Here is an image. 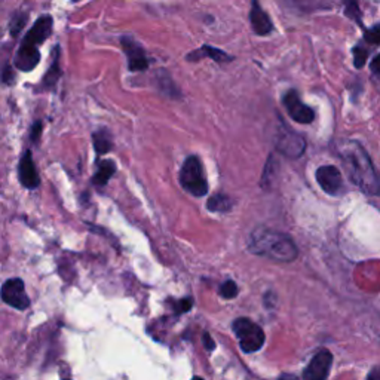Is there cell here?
<instances>
[{
	"instance_id": "obj_16",
	"label": "cell",
	"mask_w": 380,
	"mask_h": 380,
	"mask_svg": "<svg viewBox=\"0 0 380 380\" xmlns=\"http://www.w3.org/2000/svg\"><path fill=\"white\" fill-rule=\"evenodd\" d=\"M59 58H62V48H59V45H57V47H54V50H52V62H51V66L48 69V73L45 74V78L42 81L40 89H51L55 86L57 81L59 79V76H62Z\"/></svg>"
},
{
	"instance_id": "obj_3",
	"label": "cell",
	"mask_w": 380,
	"mask_h": 380,
	"mask_svg": "<svg viewBox=\"0 0 380 380\" xmlns=\"http://www.w3.org/2000/svg\"><path fill=\"white\" fill-rule=\"evenodd\" d=\"M54 30V18L50 13H43L36 20V23L30 27L28 32L24 35V39L20 48L15 54L13 66L21 71H32L40 62L39 47L47 40Z\"/></svg>"
},
{
	"instance_id": "obj_22",
	"label": "cell",
	"mask_w": 380,
	"mask_h": 380,
	"mask_svg": "<svg viewBox=\"0 0 380 380\" xmlns=\"http://www.w3.org/2000/svg\"><path fill=\"white\" fill-rule=\"evenodd\" d=\"M352 57H354V66L355 69H362L366 66V62L369 58V50L364 48L362 45H357L352 48Z\"/></svg>"
},
{
	"instance_id": "obj_4",
	"label": "cell",
	"mask_w": 380,
	"mask_h": 380,
	"mask_svg": "<svg viewBox=\"0 0 380 380\" xmlns=\"http://www.w3.org/2000/svg\"><path fill=\"white\" fill-rule=\"evenodd\" d=\"M180 185L188 193L201 197L208 192V181L205 178L202 163L196 156H189L180 170Z\"/></svg>"
},
{
	"instance_id": "obj_12",
	"label": "cell",
	"mask_w": 380,
	"mask_h": 380,
	"mask_svg": "<svg viewBox=\"0 0 380 380\" xmlns=\"http://www.w3.org/2000/svg\"><path fill=\"white\" fill-rule=\"evenodd\" d=\"M250 24L251 30L257 36H269L273 32V23L269 13L262 8L258 0H251L250 8Z\"/></svg>"
},
{
	"instance_id": "obj_10",
	"label": "cell",
	"mask_w": 380,
	"mask_h": 380,
	"mask_svg": "<svg viewBox=\"0 0 380 380\" xmlns=\"http://www.w3.org/2000/svg\"><path fill=\"white\" fill-rule=\"evenodd\" d=\"M318 185L321 186V189L331 195V196H338L343 192V177L339 168H336L334 165H323L319 166L315 173Z\"/></svg>"
},
{
	"instance_id": "obj_7",
	"label": "cell",
	"mask_w": 380,
	"mask_h": 380,
	"mask_svg": "<svg viewBox=\"0 0 380 380\" xmlns=\"http://www.w3.org/2000/svg\"><path fill=\"white\" fill-rule=\"evenodd\" d=\"M120 45L128 59V69L132 73L137 71H146L149 69V58L142 45L137 42L132 36H122L120 38Z\"/></svg>"
},
{
	"instance_id": "obj_17",
	"label": "cell",
	"mask_w": 380,
	"mask_h": 380,
	"mask_svg": "<svg viewBox=\"0 0 380 380\" xmlns=\"http://www.w3.org/2000/svg\"><path fill=\"white\" fill-rule=\"evenodd\" d=\"M97 166L98 168H97L96 175L93 177V183L97 186L108 185L112 175L116 173V163L110 159H105V161H98Z\"/></svg>"
},
{
	"instance_id": "obj_24",
	"label": "cell",
	"mask_w": 380,
	"mask_h": 380,
	"mask_svg": "<svg viewBox=\"0 0 380 380\" xmlns=\"http://www.w3.org/2000/svg\"><path fill=\"white\" fill-rule=\"evenodd\" d=\"M364 40L370 45H380V24L364 30Z\"/></svg>"
},
{
	"instance_id": "obj_15",
	"label": "cell",
	"mask_w": 380,
	"mask_h": 380,
	"mask_svg": "<svg viewBox=\"0 0 380 380\" xmlns=\"http://www.w3.org/2000/svg\"><path fill=\"white\" fill-rule=\"evenodd\" d=\"M202 58H211V59H214L216 63H220V64L229 63L234 59L232 55H229L219 48L209 47V45H202L201 48H197L186 55L188 62H200V59H202Z\"/></svg>"
},
{
	"instance_id": "obj_14",
	"label": "cell",
	"mask_w": 380,
	"mask_h": 380,
	"mask_svg": "<svg viewBox=\"0 0 380 380\" xmlns=\"http://www.w3.org/2000/svg\"><path fill=\"white\" fill-rule=\"evenodd\" d=\"M18 177H20L21 185L27 189H36L40 185V178H39L38 170H36L33 158H32V151L30 150L25 151L20 161Z\"/></svg>"
},
{
	"instance_id": "obj_19",
	"label": "cell",
	"mask_w": 380,
	"mask_h": 380,
	"mask_svg": "<svg viewBox=\"0 0 380 380\" xmlns=\"http://www.w3.org/2000/svg\"><path fill=\"white\" fill-rule=\"evenodd\" d=\"M28 23V12L17 9L13 11L11 15V21H9V33L15 39L18 38V35L23 32L25 24Z\"/></svg>"
},
{
	"instance_id": "obj_23",
	"label": "cell",
	"mask_w": 380,
	"mask_h": 380,
	"mask_svg": "<svg viewBox=\"0 0 380 380\" xmlns=\"http://www.w3.org/2000/svg\"><path fill=\"white\" fill-rule=\"evenodd\" d=\"M219 293L223 299H234L238 294V285L232 280H227L220 285Z\"/></svg>"
},
{
	"instance_id": "obj_9",
	"label": "cell",
	"mask_w": 380,
	"mask_h": 380,
	"mask_svg": "<svg viewBox=\"0 0 380 380\" xmlns=\"http://www.w3.org/2000/svg\"><path fill=\"white\" fill-rule=\"evenodd\" d=\"M284 104H285V109H287L288 115H290V117L294 119L296 122L303 124V125L313 122L315 112L309 108V105H306L300 100L297 91L290 89L288 93H285Z\"/></svg>"
},
{
	"instance_id": "obj_11",
	"label": "cell",
	"mask_w": 380,
	"mask_h": 380,
	"mask_svg": "<svg viewBox=\"0 0 380 380\" xmlns=\"http://www.w3.org/2000/svg\"><path fill=\"white\" fill-rule=\"evenodd\" d=\"M333 364V355L327 349H321L316 352L308 367L303 372V379L306 380H324L330 374V369Z\"/></svg>"
},
{
	"instance_id": "obj_2",
	"label": "cell",
	"mask_w": 380,
	"mask_h": 380,
	"mask_svg": "<svg viewBox=\"0 0 380 380\" xmlns=\"http://www.w3.org/2000/svg\"><path fill=\"white\" fill-rule=\"evenodd\" d=\"M248 251L281 263H292L299 255V250L290 236L263 226L251 232L248 238Z\"/></svg>"
},
{
	"instance_id": "obj_5",
	"label": "cell",
	"mask_w": 380,
	"mask_h": 380,
	"mask_svg": "<svg viewBox=\"0 0 380 380\" xmlns=\"http://www.w3.org/2000/svg\"><path fill=\"white\" fill-rule=\"evenodd\" d=\"M232 330L239 342V346L246 354L260 351L265 345V333L248 318H238L232 324Z\"/></svg>"
},
{
	"instance_id": "obj_30",
	"label": "cell",
	"mask_w": 380,
	"mask_h": 380,
	"mask_svg": "<svg viewBox=\"0 0 380 380\" xmlns=\"http://www.w3.org/2000/svg\"><path fill=\"white\" fill-rule=\"evenodd\" d=\"M70 2H73V4H78V2H81V0H70Z\"/></svg>"
},
{
	"instance_id": "obj_27",
	"label": "cell",
	"mask_w": 380,
	"mask_h": 380,
	"mask_svg": "<svg viewBox=\"0 0 380 380\" xmlns=\"http://www.w3.org/2000/svg\"><path fill=\"white\" fill-rule=\"evenodd\" d=\"M370 67H372V71L380 78V54L373 58V62H372V66Z\"/></svg>"
},
{
	"instance_id": "obj_8",
	"label": "cell",
	"mask_w": 380,
	"mask_h": 380,
	"mask_svg": "<svg viewBox=\"0 0 380 380\" xmlns=\"http://www.w3.org/2000/svg\"><path fill=\"white\" fill-rule=\"evenodd\" d=\"M2 299L6 305L18 311H25L30 306L25 285L20 278H11L2 285Z\"/></svg>"
},
{
	"instance_id": "obj_25",
	"label": "cell",
	"mask_w": 380,
	"mask_h": 380,
	"mask_svg": "<svg viewBox=\"0 0 380 380\" xmlns=\"http://www.w3.org/2000/svg\"><path fill=\"white\" fill-rule=\"evenodd\" d=\"M202 343H204V346H205V349H207V351H212V349H214V347H216V343H214V340H212V339H211V336H209V334H208V333H204V336H202Z\"/></svg>"
},
{
	"instance_id": "obj_21",
	"label": "cell",
	"mask_w": 380,
	"mask_h": 380,
	"mask_svg": "<svg viewBox=\"0 0 380 380\" xmlns=\"http://www.w3.org/2000/svg\"><path fill=\"white\" fill-rule=\"evenodd\" d=\"M343 6H345V15L349 18L355 21L362 30H366L362 23V12L359 9L358 0H343Z\"/></svg>"
},
{
	"instance_id": "obj_28",
	"label": "cell",
	"mask_w": 380,
	"mask_h": 380,
	"mask_svg": "<svg viewBox=\"0 0 380 380\" xmlns=\"http://www.w3.org/2000/svg\"><path fill=\"white\" fill-rule=\"evenodd\" d=\"M40 134H42V122H36L33 125V128H32V140L33 142H38Z\"/></svg>"
},
{
	"instance_id": "obj_13",
	"label": "cell",
	"mask_w": 380,
	"mask_h": 380,
	"mask_svg": "<svg viewBox=\"0 0 380 380\" xmlns=\"http://www.w3.org/2000/svg\"><path fill=\"white\" fill-rule=\"evenodd\" d=\"M284 5L300 15H308L319 11H331L336 0H284Z\"/></svg>"
},
{
	"instance_id": "obj_18",
	"label": "cell",
	"mask_w": 380,
	"mask_h": 380,
	"mask_svg": "<svg viewBox=\"0 0 380 380\" xmlns=\"http://www.w3.org/2000/svg\"><path fill=\"white\" fill-rule=\"evenodd\" d=\"M94 140V149L98 155H105L113 149V139L109 129L100 128L98 131H94L93 134Z\"/></svg>"
},
{
	"instance_id": "obj_6",
	"label": "cell",
	"mask_w": 380,
	"mask_h": 380,
	"mask_svg": "<svg viewBox=\"0 0 380 380\" xmlns=\"http://www.w3.org/2000/svg\"><path fill=\"white\" fill-rule=\"evenodd\" d=\"M275 147L287 158L297 159L306 150V142L300 134L293 131L290 127L281 124L280 131L275 135Z\"/></svg>"
},
{
	"instance_id": "obj_29",
	"label": "cell",
	"mask_w": 380,
	"mask_h": 380,
	"mask_svg": "<svg viewBox=\"0 0 380 380\" xmlns=\"http://www.w3.org/2000/svg\"><path fill=\"white\" fill-rule=\"evenodd\" d=\"M367 379H370V380H380V367H376V369H373L370 373H369V376H367Z\"/></svg>"
},
{
	"instance_id": "obj_20",
	"label": "cell",
	"mask_w": 380,
	"mask_h": 380,
	"mask_svg": "<svg viewBox=\"0 0 380 380\" xmlns=\"http://www.w3.org/2000/svg\"><path fill=\"white\" fill-rule=\"evenodd\" d=\"M232 207H234V201L229 196L223 193H217L212 197H209V201L207 204V208L214 212H229Z\"/></svg>"
},
{
	"instance_id": "obj_26",
	"label": "cell",
	"mask_w": 380,
	"mask_h": 380,
	"mask_svg": "<svg viewBox=\"0 0 380 380\" xmlns=\"http://www.w3.org/2000/svg\"><path fill=\"white\" fill-rule=\"evenodd\" d=\"M13 81V73H12V67L11 66H5L4 69V82L6 85H11Z\"/></svg>"
},
{
	"instance_id": "obj_1",
	"label": "cell",
	"mask_w": 380,
	"mask_h": 380,
	"mask_svg": "<svg viewBox=\"0 0 380 380\" xmlns=\"http://www.w3.org/2000/svg\"><path fill=\"white\" fill-rule=\"evenodd\" d=\"M338 154L349 180L359 190L372 196L380 195V174L367 150L359 142H340L338 144Z\"/></svg>"
}]
</instances>
